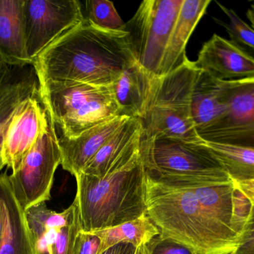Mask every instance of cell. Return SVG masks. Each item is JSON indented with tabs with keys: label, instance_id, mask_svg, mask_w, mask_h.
<instances>
[{
	"label": "cell",
	"instance_id": "6da1fadb",
	"mask_svg": "<svg viewBox=\"0 0 254 254\" xmlns=\"http://www.w3.org/2000/svg\"><path fill=\"white\" fill-rule=\"evenodd\" d=\"M134 62L126 31L101 29L85 18L51 43L32 64L40 83L110 86Z\"/></svg>",
	"mask_w": 254,
	"mask_h": 254
},
{
	"label": "cell",
	"instance_id": "7a4b0ae2",
	"mask_svg": "<svg viewBox=\"0 0 254 254\" xmlns=\"http://www.w3.org/2000/svg\"><path fill=\"white\" fill-rule=\"evenodd\" d=\"M140 140L104 177L98 178L83 173L76 176L74 199L83 232L113 228L146 214L147 171L140 155Z\"/></svg>",
	"mask_w": 254,
	"mask_h": 254
},
{
	"label": "cell",
	"instance_id": "3957f363",
	"mask_svg": "<svg viewBox=\"0 0 254 254\" xmlns=\"http://www.w3.org/2000/svg\"><path fill=\"white\" fill-rule=\"evenodd\" d=\"M146 207L160 236L188 246L195 254H232L235 251L238 239L209 216L189 188L147 172Z\"/></svg>",
	"mask_w": 254,
	"mask_h": 254
},
{
	"label": "cell",
	"instance_id": "277c9868",
	"mask_svg": "<svg viewBox=\"0 0 254 254\" xmlns=\"http://www.w3.org/2000/svg\"><path fill=\"white\" fill-rule=\"evenodd\" d=\"M40 93L56 132L66 138L122 116L112 85L47 81L40 83Z\"/></svg>",
	"mask_w": 254,
	"mask_h": 254
},
{
	"label": "cell",
	"instance_id": "5b68a950",
	"mask_svg": "<svg viewBox=\"0 0 254 254\" xmlns=\"http://www.w3.org/2000/svg\"><path fill=\"white\" fill-rule=\"evenodd\" d=\"M199 69L187 59L171 73L158 78L147 111L140 120L142 139H178L201 141L191 112V98Z\"/></svg>",
	"mask_w": 254,
	"mask_h": 254
},
{
	"label": "cell",
	"instance_id": "8992f818",
	"mask_svg": "<svg viewBox=\"0 0 254 254\" xmlns=\"http://www.w3.org/2000/svg\"><path fill=\"white\" fill-rule=\"evenodd\" d=\"M140 155L148 172L199 180L207 183L232 181L204 141L142 139Z\"/></svg>",
	"mask_w": 254,
	"mask_h": 254
},
{
	"label": "cell",
	"instance_id": "52a82bcc",
	"mask_svg": "<svg viewBox=\"0 0 254 254\" xmlns=\"http://www.w3.org/2000/svg\"><path fill=\"white\" fill-rule=\"evenodd\" d=\"M183 1L145 0L126 23L125 31L134 60L157 77Z\"/></svg>",
	"mask_w": 254,
	"mask_h": 254
},
{
	"label": "cell",
	"instance_id": "ba28073f",
	"mask_svg": "<svg viewBox=\"0 0 254 254\" xmlns=\"http://www.w3.org/2000/svg\"><path fill=\"white\" fill-rule=\"evenodd\" d=\"M49 116V115H48ZM61 153L55 126L49 123L17 169L9 175L15 198L24 211L50 200Z\"/></svg>",
	"mask_w": 254,
	"mask_h": 254
},
{
	"label": "cell",
	"instance_id": "9c48e42d",
	"mask_svg": "<svg viewBox=\"0 0 254 254\" xmlns=\"http://www.w3.org/2000/svg\"><path fill=\"white\" fill-rule=\"evenodd\" d=\"M222 95L225 110L198 137L206 143L254 149V77L222 81Z\"/></svg>",
	"mask_w": 254,
	"mask_h": 254
},
{
	"label": "cell",
	"instance_id": "30bf717a",
	"mask_svg": "<svg viewBox=\"0 0 254 254\" xmlns=\"http://www.w3.org/2000/svg\"><path fill=\"white\" fill-rule=\"evenodd\" d=\"M25 50L34 60L51 43L84 20L77 0H22Z\"/></svg>",
	"mask_w": 254,
	"mask_h": 254
},
{
	"label": "cell",
	"instance_id": "8fae6325",
	"mask_svg": "<svg viewBox=\"0 0 254 254\" xmlns=\"http://www.w3.org/2000/svg\"><path fill=\"white\" fill-rule=\"evenodd\" d=\"M49 123L47 111L40 95L24 101L12 116L4 134L2 158L15 171L32 149Z\"/></svg>",
	"mask_w": 254,
	"mask_h": 254
},
{
	"label": "cell",
	"instance_id": "7c38bea8",
	"mask_svg": "<svg viewBox=\"0 0 254 254\" xmlns=\"http://www.w3.org/2000/svg\"><path fill=\"white\" fill-rule=\"evenodd\" d=\"M195 64L199 70L223 82L254 77V58L216 34L203 44Z\"/></svg>",
	"mask_w": 254,
	"mask_h": 254
},
{
	"label": "cell",
	"instance_id": "4fadbf2b",
	"mask_svg": "<svg viewBox=\"0 0 254 254\" xmlns=\"http://www.w3.org/2000/svg\"><path fill=\"white\" fill-rule=\"evenodd\" d=\"M40 95V81L33 64L12 66L0 61V171L4 134L17 107L28 98Z\"/></svg>",
	"mask_w": 254,
	"mask_h": 254
},
{
	"label": "cell",
	"instance_id": "5bb4252c",
	"mask_svg": "<svg viewBox=\"0 0 254 254\" xmlns=\"http://www.w3.org/2000/svg\"><path fill=\"white\" fill-rule=\"evenodd\" d=\"M131 118L119 116L84 131L78 137L66 138L57 133L61 153V166L74 177L103 146Z\"/></svg>",
	"mask_w": 254,
	"mask_h": 254
},
{
	"label": "cell",
	"instance_id": "9a60e30c",
	"mask_svg": "<svg viewBox=\"0 0 254 254\" xmlns=\"http://www.w3.org/2000/svg\"><path fill=\"white\" fill-rule=\"evenodd\" d=\"M0 207L4 228L0 254H43L30 231L25 211L15 198L7 173H0Z\"/></svg>",
	"mask_w": 254,
	"mask_h": 254
},
{
	"label": "cell",
	"instance_id": "2e32d148",
	"mask_svg": "<svg viewBox=\"0 0 254 254\" xmlns=\"http://www.w3.org/2000/svg\"><path fill=\"white\" fill-rule=\"evenodd\" d=\"M158 78L150 74L136 61L124 70L112 85L122 116L143 119Z\"/></svg>",
	"mask_w": 254,
	"mask_h": 254
},
{
	"label": "cell",
	"instance_id": "e0dca14e",
	"mask_svg": "<svg viewBox=\"0 0 254 254\" xmlns=\"http://www.w3.org/2000/svg\"><path fill=\"white\" fill-rule=\"evenodd\" d=\"M210 2V0H184L166 49L160 77L171 73L188 59L187 44Z\"/></svg>",
	"mask_w": 254,
	"mask_h": 254
},
{
	"label": "cell",
	"instance_id": "ac0fdd59",
	"mask_svg": "<svg viewBox=\"0 0 254 254\" xmlns=\"http://www.w3.org/2000/svg\"><path fill=\"white\" fill-rule=\"evenodd\" d=\"M0 61L12 66L32 64L25 50L22 0H0Z\"/></svg>",
	"mask_w": 254,
	"mask_h": 254
},
{
	"label": "cell",
	"instance_id": "d6986e66",
	"mask_svg": "<svg viewBox=\"0 0 254 254\" xmlns=\"http://www.w3.org/2000/svg\"><path fill=\"white\" fill-rule=\"evenodd\" d=\"M225 109L222 81L200 70L191 98V112L197 134L211 125L222 114Z\"/></svg>",
	"mask_w": 254,
	"mask_h": 254
},
{
	"label": "cell",
	"instance_id": "ffe728a7",
	"mask_svg": "<svg viewBox=\"0 0 254 254\" xmlns=\"http://www.w3.org/2000/svg\"><path fill=\"white\" fill-rule=\"evenodd\" d=\"M142 132L140 119H128L86 164L81 173L98 178L104 177L131 146L141 139Z\"/></svg>",
	"mask_w": 254,
	"mask_h": 254
},
{
	"label": "cell",
	"instance_id": "44dd1931",
	"mask_svg": "<svg viewBox=\"0 0 254 254\" xmlns=\"http://www.w3.org/2000/svg\"><path fill=\"white\" fill-rule=\"evenodd\" d=\"M92 234L96 235L101 240L99 254L119 243H130L136 248L140 247L160 235V231L146 214L122 225L95 231Z\"/></svg>",
	"mask_w": 254,
	"mask_h": 254
},
{
	"label": "cell",
	"instance_id": "7402d4cb",
	"mask_svg": "<svg viewBox=\"0 0 254 254\" xmlns=\"http://www.w3.org/2000/svg\"><path fill=\"white\" fill-rule=\"evenodd\" d=\"M28 228L42 254L47 252L46 238L52 231H59L71 222L74 217V203L62 213L49 210L46 202L40 203L25 211Z\"/></svg>",
	"mask_w": 254,
	"mask_h": 254
},
{
	"label": "cell",
	"instance_id": "603a6c76",
	"mask_svg": "<svg viewBox=\"0 0 254 254\" xmlns=\"http://www.w3.org/2000/svg\"><path fill=\"white\" fill-rule=\"evenodd\" d=\"M232 181L254 180V149L206 143Z\"/></svg>",
	"mask_w": 254,
	"mask_h": 254
},
{
	"label": "cell",
	"instance_id": "cb8c5ba5",
	"mask_svg": "<svg viewBox=\"0 0 254 254\" xmlns=\"http://www.w3.org/2000/svg\"><path fill=\"white\" fill-rule=\"evenodd\" d=\"M216 3L226 15L228 22L217 19H215V21L226 30L231 42L254 59V28L243 20L233 9L228 8L220 3Z\"/></svg>",
	"mask_w": 254,
	"mask_h": 254
},
{
	"label": "cell",
	"instance_id": "d4e9b609",
	"mask_svg": "<svg viewBox=\"0 0 254 254\" xmlns=\"http://www.w3.org/2000/svg\"><path fill=\"white\" fill-rule=\"evenodd\" d=\"M86 19L95 26L108 31H125L126 22L118 13L113 1L108 0L86 1Z\"/></svg>",
	"mask_w": 254,
	"mask_h": 254
},
{
	"label": "cell",
	"instance_id": "484cf974",
	"mask_svg": "<svg viewBox=\"0 0 254 254\" xmlns=\"http://www.w3.org/2000/svg\"><path fill=\"white\" fill-rule=\"evenodd\" d=\"M74 213L72 220L59 230L53 241L48 246L49 254H71L77 234L82 231L80 212L74 199Z\"/></svg>",
	"mask_w": 254,
	"mask_h": 254
},
{
	"label": "cell",
	"instance_id": "4316f807",
	"mask_svg": "<svg viewBox=\"0 0 254 254\" xmlns=\"http://www.w3.org/2000/svg\"><path fill=\"white\" fill-rule=\"evenodd\" d=\"M235 185V184H234ZM252 206L247 197L235 186L233 193V213L231 227L233 231L240 237L248 219L252 214Z\"/></svg>",
	"mask_w": 254,
	"mask_h": 254
},
{
	"label": "cell",
	"instance_id": "83f0119b",
	"mask_svg": "<svg viewBox=\"0 0 254 254\" xmlns=\"http://www.w3.org/2000/svg\"><path fill=\"white\" fill-rule=\"evenodd\" d=\"M146 254H195L188 246L158 235L146 245Z\"/></svg>",
	"mask_w": 254,
	"mask_h": 254
},
{
	"label": "cell",
	"instance_id": "f1b7e54d",
	"mask_svg": "<svg viewBox=\"0 0 254 254\" xmlns=\"http://www.w3.org/2000/svg\"><path fill=\"white\" fill-rule=\"evenodd\" d=\"M101 240L92 233L80 231L77 234L71 254H98Z\"/></svg>",
	"mask_w": 254,
	"mask_h": 254
},
{
	"label": "cell",
	"instance_id": "f546056e",
	"mask_svg": "<svg viewBox=\"0 0 254 254\" xmlns=\"http://www.w3.org/2000/svg\"><path fill=\"white\" fill-rule=\"evenodd\" d=\"M232 254H254V207Z\"/></svg>",
	"mask_w": 254,
	"mask_h": 254
},
{
	"label": "cell",
	"instance_id": "4dcf8cb0",
	"mask_svg": "<svg viewBox=\"0 0 254 254\" xmlns=\"http://www.w3.org/2000/svg\"><path fill=\"white\" fill-rule=\"evenodd\" d=\"M137 248L130 243H119L99 254H135Z\"/></svg>",
	"mask_w": 254,
	"mask_h": 254
},
{
	"label": "cell",
	"instance_id": "1f68e13d",
	"mask_svg": "<svg viewBox=\"0 0 254 254\" xmlns=\"http://www.w3.org/2000/svg\"><path fill=\"white\" fill-rule=\"evenodd\" d=\"M235 186L247 197L254 207V180L234 182Z\"/></svg>",
	"mask_w": 254,
	"mask_h": 254
},
{
	"label": "cell",
	"instance_id": "d6a6232c",
	"mask_svg": "<svg viewBox=\"0 0 254 254\" xmlns=\"http://www.w3.org/2000/svg\"><path fill=\"white\" fill-rule=\"evenodd\" d=\"M246 15H247L248 19L250 21L251 26L254 29V3L251 5L250 8L248 10Z\"/></svg>",
	"mask_w": 254,
	"mask_h": 254
},
{
	"label": "cell",
	"instance_id": "836d02e7",
	"mask_svg": "<svg viewBox=\"0 0 254 254\" xmlns=\"http://www.w3.org/2000/svg\"><path fill=\"white\" fill-rule=\"evenodd\" d=\"M3 228H4V222H3L2 213H1V207H0V243H1V237H2Z\"/></svg>",
	"mask_w": 254,
	"mask_h": 254
},
{
	"label": "cell",
	"instance_id": "e575fe53",
	"mask_svg": "<svg viewBox=\"0 0 254 254\" xmlns=\"http://www.w3.org/2000/svg\"><path fill=\"white\" fill-rule=\"evenodd\" d=\"M135 254H146V245H142L140 247L137 248Z\"/></svg>",
	"mask_w": 254,
	"mask_h": 254
},
{
	"label": "cell",
	"instance_id": "d590c367",
	"mask_svg": "<svg viewBox=\"0 0 254 254\" xmlns=\"http://www.w3.org/2000/svg\"></svg>",
	"mask_w": 254,
	"mask_h": 254
}]
</instances>
